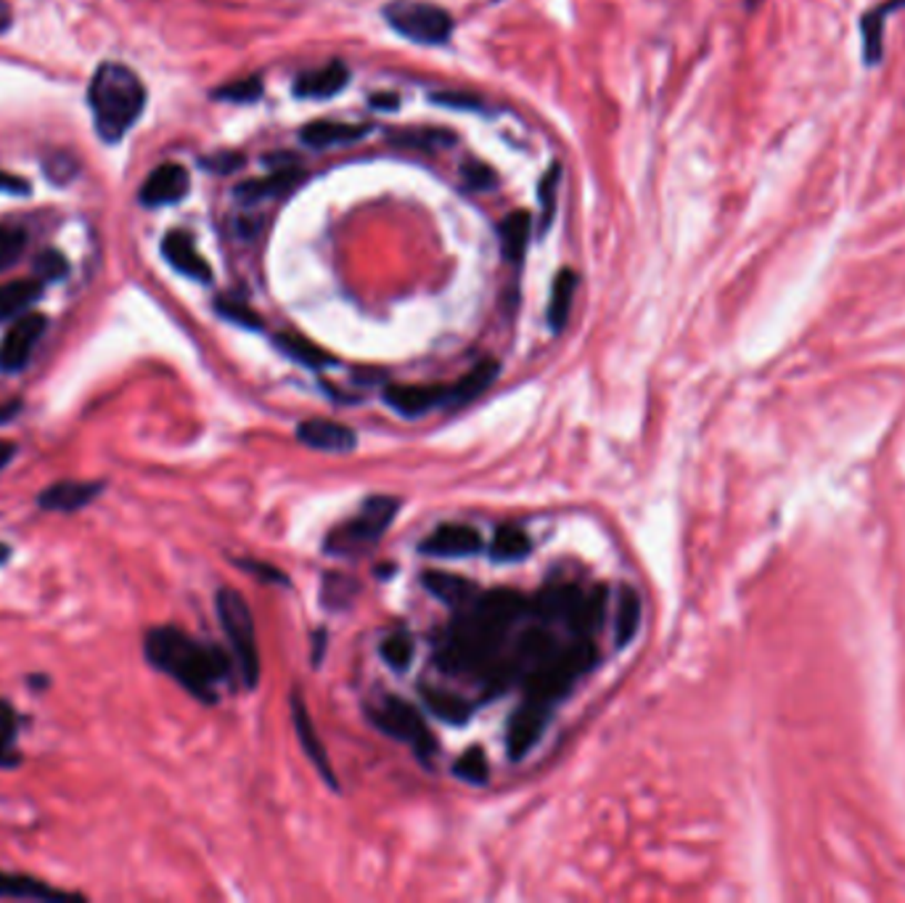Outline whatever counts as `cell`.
<instances>
[{
  "mask_svg": "<svg viewBox=\"0 0 905 903\" xmlns=\"http://www.w3.org/2000/svg\"><path fill=\"white\" fill-rule=\"evenodd\" d=\"M143 652L151 666L202 702H217V687L231 673V657L221 647L202 645L173 626L151 628L143 639Z\"/></svg>",
  "mask_w": 905,
  "mask_h": 903,
  "instance_id": "obj_1",
  "label": "cell"
},
{
  "mask_svg": "<svg viewBox=\"0 0 905 903\" xmlns=\"http://www.w3.org/2000/svg\"><path fill=\"white\" fill-rule=\"evenodd\" d=\"M88 101H91L95 130H99L101 139L116 143L120 139H125L128 130L143 114L146 88H143L139 74L130 70V67L106 61L93 74Z\"/></svg>",
  "mask_w": 905,
  "mask_h": 903,
  "instance_id": "obj_2",
  "label": "cell"
},
{
  "mask_svg": "<svg viewBox=\"0 0 905 903\" xmlns=\"http://www.w3.org/2000/svg\"><path fill=\"white\" fill-rule=\"evenodd\" d=\"M596 662H599V655H596L593 641L588 639V636H580V641H574V645H569L565 649H557L546 662H540L538 668H532L530 673L525 676L527 697L553 704L559 697H565L569 689H572V683L578 681L582 673H588Z\"/></svg>",
  "mask_w": 905,
  "mask_h": 903,
  "instance_id": "obj_3",
  "label": "cell"
},
{
  "mask_svg": "<svg viewBox=\"0 0 905 903\" xmlns=\"http://www.w3.org/2000/svg\"><path fill=\"white\" fill-rule=\"evenodd\" d=\"M217 605V618L223 622V631L228 636L233 657H236L238 673L246 683V689H255L260 683V673H263V666H260V647H257V631H255V618H252L250 605L236 588H221L215 597Z\"/></svg>",
  "mask_w": 905,
  "mask_h": 903,
  "instance_id": "obj_4",
  "label": "cell"
},
{
  "mask_svg": "<svg viewBox=\"0 0 905 903\" xmlns=\"http://www.w3.org/2000/svg\"><path fill=\"white\" fill-rule=\"evenodd\" d=\"M397 509H400V501L393 496L366 498L358 515L328 532L324 551L334 554V557H358V554L368 551L393 525Z\"/></svg>",
  "mask_w": 905,
  "mask_h": 903,
  "instance_id": "obj_5",
  "label": "cell"
},
{
  "mask_svg": "<svg viewBox=\"0 0 905 903\" xmlns=\"http://www.w3.org/2000/svg\"><path fill=\"white\" fill-rule=\"evenodd\" d=\"M384 19L397 35L418 45H443L452 35V17L427 0H395L384 9Z\"/></svg>",
  "mask_w": 905,
  "mask_h": 903,
  "instance_id": "obj_6",
  "label": "cell"
},
{
  "mask_svg": "<svg viewBox=\"0 0 905 903\" xmlns=\"http://www.w3.org/2000/svg\"><path fill=\"white\" fill-rule=\"evenodd\" d=\"M368 716H372L376 729H382L384 734L400 739V742L414 744L416 752L421 758H427L429 752H435V739H431L421 713H418L416 708H410L406 700H400V697H387L379 708L368 710Z\"/></svg>",
  "mask_w": 905,
  "mask_h": 903,
  "instance_id": "obj_7",
  "label": "cell"
},
{
  "mask_svg": "<svg viewBox=\"0 0 905 903\" xmlns=\"http://www.w3.org/2000/svg\"><path fill=\"white\" fill-rule=\"evenodd\" d=\"M551 702L527 697L525 704H519L513 710L509 729H506V750H509L511 761H522L527 752L538 744V739L546 731L548 718H551Z\"/></svg>",
  "mask_w": 905,
  "mask_h": 903,
  "instance_id": "obj_8",
  "label": "cell"
},
{
  "mask_svg": "<svg viewBox=\"0 0 905 903\" xmlns=\"http://www.w3.org/2000/svg\"><path fill=\"white\" fill-rule=\"evenodd\" d=\"M48 321L40 313H24L13 321V326L6 332L3 342H0V372L17 374L30 364L32 351L43 337Z\"/></svg>",
  "mask_w": 905,
  "mask_h": 903,
  "instance_id": "obj_9",
  "label": "cell"
},
{
  "mask_svg": "<svg viewBox=\"0 0 905 903\" xmlns=\"http://www.w3.org/2000/svg\"><path fill=\"white\" fill-rule=\"evenodd\" d=\"M450 385H389L384 389V403L406 419H418L431 408L448 406Z\"/></svg>",
  "mask_w": 905,
  "mask_h": 903,
  "instance_id": "obj_10",
  "label": "cell"
},
{
  "mask_svg": "<svg viewBox=\"0 0 905 903\" xmlns=\"http://www.w3.org/2000/svg\"><path fill=\"white\" fill-rule=\"evenodd\" d=\"M189 189H191L189 170L183 168V164L167 162L160 164V168L149 175V181L143 183L141 202L146 204V207H164V204L186 200Z\"/></svg>",
  "mask_w": 905,
  "mask_h": 903,
  "instance_id": "obj_11",
  "label": "cell"
},
{
  "mask_svg": "<svg viewBox=\"0 0 905 903\" xmlns=\"http://www.w3.org/2000/svg\"><path fill=\"white\" fill-rule=\"evenodd\" d=\"M297 437L302 446L313 450H324V454H349L358 446V437L347 424L332 422V419H307L297 427Z\"/></svg>",
  "mask_w": 905,
  "mask_h": 903,
  "instance_id": "obj_12",
  "label": "cell"
},
{
  "mask_svg": "<svg viewBox=\"0 0 905 903\" xmlns=\"http://www.w3.org/2000/svg\"><path fill=\"white\" fill-rule=\"evenodd\" d=\"M292 718H294V729H297V737H299V744L302 750H305V755L311 758V763L318 769V774L324 777V782H328L337 790V774H334L332 769V761H328V752L324 748V742H321L318 731L313 727V718L307 713V704L302 700L299 692H292Z\"/></svg>",
  "mask_w": 905,
  "mask_h": 903,
  "instance_id": "obj_13",
  "label": "cell"
},
{
  "mask_svg": "<svg viewBox=\"0 0 905 903\" xmlns=\"http://www.w3.org/2000/svg\"><path fill=\"white\" fill-rule=\"evenodd\" d=\"M905 9V0H882L874 9L863 11L861 17V45H863V64L879 67L884 59V27L895 11Z\"/></svg>",
  "mask_w": 905,
  "mask_h": 903,
  "instance_id": "obj_14",
  "label": "cell"
},
{
  "mask_svg": "<svg viewBox=\"0 0 905 903\" xmlns=\"http://www.w3.org/2000/svg\"><path fill=\"white\" fill-rule=\"evenodd\" d=\"M482 549V536L469 525H443L431 532L429 538H424L421 551L431 554V557H471Z\"/></svg>",
  "mask_w": 905,
  "mask_h": 903,
  "instance_id": "obj_15",
  "label": "cell"
},
{
  "mask_svg": "<svg viewBox=\"0 0 905 903\" xmlns=\"http://www.w3.org/2000/svg\"><path fill=\"white\" fill-rule=\"evenodd\" d=\"M162 255L170 265L183 276L194 278V282L207 284L212 282V268L210 263L199 255V250L194 246V239L183 231H170L162 242Z\"/></svg>",
  "mask_w": 905,
  "mask_h": 903,
  "instance_id": "obj_16",
  "label": "cell"
},
{
  "mask_svg": "<svg viewBox=\"0 0 905 903\" xmlns=\"http://www.w3.org/2000/svg\"><path fill=\"white\" fill-rule=\"evenodd\" d=\"M104 490V483H78V480H59L38 496V506L45 511H78L95 501V496Z\"/></svg>",
  "mask_w": 905,
  "mask_h": 903,
  "instance_id": "obj_17",
  "label": "cell"
},
{
  "mask_svg": "<svg viewBox=\"0 0 905 903\" xmlns=\"http://www.w3.org/2000/svg\"><path fill=\"white\" fill-rule=\"evenodd\" d=\"M349 82V70L342 61H332V64L318 67V70L302 72L297 80H294V95L299 99H332L345 91V85Z\"/></svg>",
  "mask_w": 905,
  "mask_h": 903,
  "instance_id": "obj_18",
  "label": "cell"
},
{
  "mask_svg": "<svg viewBox=\"0 0 905 903\" xmlns=\"http://www.w3.org/2000/svg\"><path fill=\"white\" fill-rule=\"evenodd\" d=\"M372 133V128L363 122H337V120H318L302 128L299 139L311 149H332L342 143H355Z\"/></svg>",
  "mask_w": 905,
  "mask_h": 903,
  "instance_id": "obj_19",
  "label": "cell"
},
{
  "mask_svg": "<svg viewBox=\"0 0 905 903\" xmlns=\"http://www.w3.org/2000/svg\"><path fill=\"white\" fill-rule=\"evenodd\" d=\"M0 899H32V901H82L80 893L57 891L48 882L30 877V874H6L0 872Z\"/></svg>",
  "mask_w": 905,
  "mask_h": 903,
  "instance_id": "obj_20",
  "label": "cell"
},
{
  "mask_svg": "<svg viewBox=\"0 0 905 903\" xmlns=\"http://www.w3.org/2000/svg\"><path fill=\"white\" fill-rule=\"evenodd\" d=\"M421 580H424V586H427V591L431 593V597L445 601L448 607H456V610H464V607H469L471 601L479 597L477 586L471 584V580L458 578V575L427 572Z\"/></svg>",
  "mask_w": 905,
  "mask_h": 903,
  "instance_id": "obj_21",
  "label": "cell"
},
{
  "mask_svg": "<svg viewBox=\"0 0 905 903\" xmlns=\"http://www.w3.org/2000/svg\"><path fill=\"white\" fill-rule=\"evenodd\" d=\"M500 250H504V257L509 263H522L527 246H530L532 236V215L527 210L509 212V215L500 221Z\"/></svg>",
  "mask_w": 905,
  "mask_h": 903,
  "instance_id": "obj_22",
  "label": "cell"
},
{
  "mask_svg": "<svg viewBox=\"0 0 905 903\" xmlns=\"http://www.w3.org/2000/svg\"><path fill=\"white\" fill-rule=\"evenodd\" d=\"M302 170L297 168H284L276 170L267 177H255V181H246L236 189V194L246 202H260V200H273V196H284L286 191H292L302 181Z\"/></svg>",
  "mask_w": 905,
  "mask_h": 903,
  "instance_id": "obj_23",
  "label": "cell"
},
{
  "mask_svg": "<svg viewBox=\"0 0 905 903\" xmlns=\"http://www.w3.org/2000/svg\"><path fill=\"white\" fill-rule=\"evenodd\" d=\"M498 372H500L498 361L488 358V361H482V364H477L469 374H464L461 379L452 382L448 406L456 408V406H464V403H471L475 398H479V395H482L485 389H488L492 382L498 379Z\"/></svg>",
  "mask_w": 905,
  "mask_h": 903,
  "instance_id": "obj_24",
  "label": "cell"
},
{
  "mask_svg": "<svg viewBox=\"0 0 905 903\" xmlns=\"http://www.w3.org/2000/svg\"><path fill=\"white\" fill-rule=\"evenodd\" d=\"M395 146L418 149V152H443V149L456 146V133L445 128H400L389 135Z\"/></svg>",
  "mask_w": 905,
  "mask_h": 903,
  "instance_id": "obj_25",
  "label": "cell"
},
{
  "mask_svg": "<svg viewBox=\"0 0 905 903\" xmlns=\"http://www.w3.org/2000/svg\"><path fill=\"white\" fill-rule=\"evenodd\" d=\"M574 290H578V273L572 268L559 271L551 286V300H548V326H551V332H561L567 326Z\"/></svg>",
  "mask_w": 905,
  "mask_h": 903,
  "instance_id": "obj_26",
  "label": "cell"
},
{
  "mask_svg": "<svg viewBox=\"0 0 905 903\" xmlns=\"http://www.w3.org/2000/svg\"><path fill=\"white\" fill-rule=\"evenodd\" d=\"M43 294V284L35 278H24V282H11L0 286V321L24 316L27 307H32Z\"/></svg>",
  "mask_w": 905,
  "mask_h": 903,
  "instance_id": "obj_27",
  "label": "cell"
},
{
  "mask_svg": "<svg viewBox=\"0 0 905 903\" xmlns=\"http://www.w3.org/2000/svg\"><path fill=\"white\" fill-rule=\"evenodd\" d=\"M532 551V540L522 528L517 525H504L498 528L496 538L490 544V559L498 565L506 562H522L525 557H530Z\"/></svg>",
  "mask_w": 905,
  "mask_h": 903,
  "instance_id": "obj_28",
  "label": "cell"
},
{
  "mask_svg": "<svg viewBox=\"0 0 905 903\" xmlns=\"http://www.w3.org/2000/svg\"><path fill=\"white\" fill-rule=\"evenodd\" d=\"M603 607H607V591L603 588H593V591L580 593V601L574 610L569 612V628L580 636H591L596 628L603 622Z\"/></svg>",
  "mask_w": 905,
  "mask_h": 903,
  "instance_id": "obj_29",
  "label": "cell"
},
{
  "mask_svg": "<svg viewBox=\"0 0 905 903\" xmlns=\"http://www.w3.org/2000/svg\"><path fill=\"white\" fill-rule=\"evenodd\" d=\"M421 697L424 702H427V708L435 713L440 721L445 723H452V727H461L471 718V702L464 700L461 694H452V692H443V689H421Z\"/></svg>",
  "mask_w": 905,
  "mask_h": 903,
  "instance_id": "obj_30",
  "label": "cell"
},
{
  "mask_svg": "<svg viewBox=\"0 0 905 903\" xmlns=\"http://www.w3.org/2000/svg\"><path fill=\"white\" fill-rule=\"evenodd\" d=\"M641 626V597L633 588H622L620 605H617V622H614V645L628 647L635 639Z\"/></svg>",
  "mask_w": 905,
  "mask_h": 903,
  "instance_id": "obj_31",
  "label": "cell"
},
{
  "mask_svg": "<svg viewBox=\"0 0 905 903\" xmlns=\"http://www.w3.org/2000/svg\"><path fill=\"white\" fill-rule=\"evenodd\" d=\"M276 347L284 355H289L292 361H297L302 366H311V368H324L328 364H334V358L328 355L326 351H321L318 345H313L311 339L299 337V334H278L276 337Z\"/></svg>",
  "mask_w": 905,
  "mask_h": 903,
  "instance_id": "obj_32",
  "label": "cell"
},
{
  "mask_svg": "<svg viewBox=\"0 0 905 903\" xmlns=\"http://www.w3.org/2000/svg\"><path fill=\"white\" fill-rule=\"evenodd\" d=\"M559 181H561V164L553 162L548 173L540 177L538 183V202H540V231H548L557 215V196H559Z\"/></svg>",
  "mask_w": 905,
  "mask_h": 903,
  "instance_id": "obj_33",
  "label": "cell"
},
{
  "mask_svg": "<svg viewBox=\"0 0 905 903\" xmlns=\"http://www.w3.org/2000/svg\"><path fill=\"white\" fill-rule=\"evenodd\" d=\"M17 731H19L17 713H13V708L9 702L0 700V765H3V769L19 763Z\"/></svg>",
  "mask_w": 905,
  "mask_h": 903,
  "instance_id": "obj_34",
  "label": "cell"
},
{
  "mask_svg": "<svg viewBox=\"0 0 905 903\" xmlns=\"http://www.w3.org/2000/svg\"><path fill=\"white\" fill-rule=\"evenodd\" d=\"M452 774H456L458 779H464V782H469V784H485V782H488L490 765H488V758H485V750L482 748L466 750L464 755L458 758L456 763H452Z\"/></svg>",
  "mask_w": 905,
  "mask_h": 903,
  "instance_id": "obj_35",
  "label": "cell"
},
{
  "mask_svg": "<svg viewBox=\"0 0 905 903\" xmlns=\"http://www.w3.org/2000/svg\"><path fill=\"white\" fill-rule=\"evenodd\" d=\"M382 660L387 662L389 668L395 670H406L414 660V639L406 631H395L389 633L387 639L382 641Z\"/></svg>",
  "mask_w": 905,
  "mask_h": 903,
  "instance_id": "obj_36",
  "label": "cell"
},
{
  "mask_svg": "<svg viewBox=\"0 0 905 903\" xmlns=\"http://www.w3.org/2000/svg\"><path fill=\"white\" fill-rule=\"evenodd\" d=\"M263 80L257 78V74H252V78H244V80H233L228 85H221L215 91V99L221 101H231V104H255V101L263 95Z\"/></svg>",
  "mask_w": 905,
  "mask_h": 903,
  "instance_id": "obj_37",
  "label": "cell"
},
{
  "mask_svg": "<svg viewBox=\"0 0 905 903\" xmlns=\"http://www.w3.org/2000/svg\"><path fill=\"white\" fill-rule=\"evenodd\" d=\"M27 246V234L22 229L13 225H0V273L11 268L19 257H22Z\"/></svg>",
  "mask_w": 905,
  "mask_h": 903,
  "instance_id": "obj_38",
  "label": "cell"
},
{
  "mask_svg": "<svg viewBox=\"0 0 905 903\" xmlns=\"http://www.w3.org/2000/svg\"><path fill=\"white\" fill-rule=\"evenodd\" d=\"M215 311L221 313L223 318H228L231 324H238L244 328H263V321H260L257 313L252 311L250 305L238 303V300H225V297L217 300Z\"/></svg>",
  "mask_w": 905,
  "mask_h": 903,
  "instance_id": "obj_39",
  "label": "cell"
},
{
  "mask_svg": "<svg viewBox=\"0 0 905 903\" xmlns=\"http://www.w3.org/2000/svg\"><path fill=\"white\" fill-rule=\"evenodd\" d=\"M35 273L40 278H45V282H59V278H64L70 273V263H67V257L61 252L45 250L35 260Z\"/></svg>",
  "mask_w": 905,
  "mask_h": 903,
  "instance_id": "obj_40",
  "label": "cell"
},
{
  "mask_svg": "<svg viewBox=\"0 0 905 903\" xmlns=\"http://www.w3.org/2000/svg\"><path fill=\"white\" fill-rule=\"evenodd\" d=\"M461 175H464L466 186L475 189V191H485V189H490L492 183H496V173H492L488 164L479 162V160H466L461 164Z\"/></svg>",
  "mask_w": 905,
  "mask_h": 903,
  "instance_id": "obj_41",
  "label": "cell"
},
{
  "mask_svg": "<svg viewBox=\"0 0 905 903\" xmlns=\"http://www.w3.org/2000/svg\"><path fill=\"white\" fill-rule=\"evenodd\" d=\"M355 580H347V578H339V575H328L324 578V599L328 601L334 597V593H339V605L345 607L349 601V591H355Z\"/></svg>",
  "mask_w": 905,
  "mask_h": 903,
  "instance_id": "obj_42",
  "label": "cell"
},
{
  "mask_svg": "<svg viewBox=\"0 0 905 903\" xmlns=\"http://www.w3.org/2000/svg\"><path fill=\"white\" fill-rule=\"evenodd\" d=\"M431 101H437V104H445L450 109H464V112H477V109L482 106L477 95H469V93H437V95H431Z\"/></svg>",
  "mask_w": 905,
  "mask_h": 903,
  "instance_id": "obj_43",
  "label": "cell"
},
{
  "mask_svg": "<svg viewBox=\"0 0 905 903\" xmlns=\"http://www.w3.org/2000/svg\"><path fill=\"white\" fill-rule=\"evenodd\" d=\"M238 567H244L246 572L257 575V578L276 580V584H286V575L278 572L276 567H271V565H265V562H238Z\"/></svg>",
  "mask_w": 905,
  "mask_h": 903,
  "instance_id": "obj_44",
  "label": "cell"
},
{
  "mask_svg": "<svg viewBox=\"0 0 905 903\" xmlns=\"http://www.w3.org/2000/svg\"><path fill=\"white\" fill-rule=\"evenodd\" d=\"M0 191H9V194L27 196V194H30V183H27L24 177L11 175V173H6V170H0Z\"/></svg>",
  "mask_w": 905,
  "mask_h": 903,
  "instance_id": "obj_45",
  "label": "cell"
},
{
  "mask_svg": "<svg viewBox=\"0 0 905 903\" xmlns=\"http://www.w3.org/2000/svg\"><path fill=\"white\" fill-rule=\"evenodd\" d=\"M207 168L215 170V173H231L233 168H238V164H244V156H236V154H221L217 160H207L204 162Z\"/></svg>",
  "mask_w": 905,
  "mask_h": 903,
  "instance_id": "obj_46",
  "label": "cell"
},
{
  "mask_svg": "<svg viewBox=\"0 0 905 903\" xmlns=\"http://www.w3.org/2000/svg\"><path fill=\"white\" fill-rule=\"evenodd\" d=\"M19 410H22V403H19V400L3 403V406H0V424H9V422L17 419Z\"/></svg>",
  "mask_w": 905,
  "mask_h": 903,
  "instance_id": "obj_47",
  "label": "cell"
},
{
  "mask_svg": "<svg viewBox=\"0 0 905 903\" xmlns=\"http://www.w3.org/2000/svg\"><path fill=\"white\" fill-rule=\"evenodd\" d=\"M397 101H400V99H397V95H389V93L372 95V106L379 109V112H387V109H395Z\"/></svg>",
  "mask_w": 905,
  "mask_h": 903,
  "instance_id": "obj_48",
  "label": "cell"
},
{
  "mask_svg": "<svg viewBox=\"0 0 905 903\" xmlns=\"http://www.w3.org/2000/svg\"><path fill=\"white\" fill-rule=\"evenodd\" d=\"M13 456H17V446H13V443H9V440H0V471L9 467Z\"/></svg>",
  "mask_w": 905,
  "mask_h": 903,
  "instance_id": "obj_49",
  "label": "cell"
},
{
  "mask_svg": "<svg viewBox=\"0 0 905 903\" xmlns=\"http://www.w3.org/2000/svg\"><path fill=\"white\" fill-rule=\"evenodd\" d=\"M9 24H11V11H9V6L0 3V32L9 30Z\"/></svg>",
  "mask_w": 905,
  "mask_h": 903,
  "instance_id": "obj_50",
  "label": "cell"
},
{
  "mask_svg": "<svg viewBox=\"0 0 905 903\" xmlns=\"http://www.w3.org/2000/svg\"><path fill=\"white\" fill-rule=\"evenodd\" d=\"M11 557V549L6 544H0V565H6V559Z\"/></svg>",
  "mask_w": 905,
  "mask_h": 903,
  "instance_id": "obj_51",
  "label": "cell"
}]
</instances>
